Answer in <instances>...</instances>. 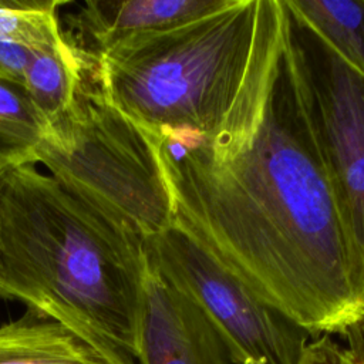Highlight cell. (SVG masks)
Returning <instances> with one entry per match:
<instances>
[{
  "mask_svg": "<svg viewBox=\"0 0 364 364\" xmlns=\"http://www.w3.org/2000/svg\"><path fill=\"white\" fill-rule=\"evenodd\" d=\"M175 223L313 337L364 317L355 243L300 97L284 0H257L245 74L208 132L165 135Z\"/></svg>",
  "mask_w": 364,
  "mask_h": 364,
  "instance_id": "obj_1",
  "label": "cell"
},
{
  "mask_svg": "<svg viewBox=\"0 0 364 364\" xmlns=\"http://www.w3.org/2000/svg\"><path fill=\"white\" fill-rule=\"evenodd\" d=\"M145 240L36 164L0 171V297L136 361Z\"/></svg>",
  "mask_w": 364,
  "mask_h": 364,
  "instance_id": "obj_2",
  "label": "cell"
},
{
  "mask_svg": "<svg viewBox=\"0 0 364 364\" xmlns=\"http://www.w3.org/2000/svg\"><path fill=\"white\" fill-rule=\"evenodd\" d=\"M257 0L188 24L127 38L91 61L107 97L158 138L208 132L230 107L246 70Z\"/></svg>",
  "mask_w": 364,
  "mask_h": 364,
  "instance_id": "obj_3",
  "label": "cell"
},
{
  "mask_svg": "<svg viewBox=\"0 0 364 364\" xmlns=\"http://www.w3.org/2000/svg\"><path fill=\"white\" fill-rule=\"evenodd\" d=\"M94 78L88 81L85 61L73 105L44 128L36 164L145 240L175 223L162 139L122 112Z\"/></svg>",
  "mask_w": 364,
  "mask_h": 364,
  "instance_id": "obj_4",
  "label": "cell"
},
{
  "mask_svg": "<svg viewBox=\"0 0 364 364\" xmlns=\"http://www.w3.org/2000/svg\"><path fill=\"white\" fill-rule=\"evenodd\" d=\"M145 252L205 311L233 364H300L313 336L259 299L179 226L145 239Z\"/></svg>",
  "mask_w": 364,
  "mask_h": 364,
  "instance_id": "obj_5",
  "label": "cell"
},
{
  "mask_svg": "<svg viewBox=\"0 0 364 364\" xmlns=\"http://www.w3.org/2000/svg\"><path fill=\"white\" fill-rule=\"evenodd\" d=\"M284 3L303 107L346 223L364 253V77Z\"/></svg>",
  "mask_w": 364,
  "mask_h": 364,
  "instance_id": "obj_6",
  "label": "cell"
},
{
  "mask_svg": "<svg viewBox=\"0 0 364 364\" xmlns=\"http://www.w3.org/2000/svg\"><path fill=\"white\" fill-rule=\"evenodd\" d=\"M136 360L139 364H233L205 311L148 257Z\"/></svg>",
  "mask_w": 364,
  "mask_h": 364,
  "instance_id": "obj_7",
  "label": "cell"
},
{
  "mask_svg": "<svg viewBox=\"0 0 364 364\" xmlns=\"http://www.w3.org/2000/svg\"><path fill=\"white\" fill-rule=\"evenodd\" d=\"M233 0H88L68 16V27L84 57L94 58L141 34L175 28L228 7Z\"/></svg>",
  "mask_w": 364,
  "mask_h": 364,
  "instance_id": "obj_8",
  "label": "cell"
},
{
  "mask_svg": "<svg viewBox=\"0 0 364 364\" xmlns=\"http://www.w3.org/2000/svg\"><path fill=\"white\" fill-rule=\"evenodd\" d=\"M0 364H136L100 348L60 323L27 311L0 324Z\"/></svg>",
  "mask_w": 364,
  "mask_h": 364,
  "instance_id": "obj_9",
  "label": "cell"
},
{
  "mask_svg": "<svg viewBox=\"0 0 364 364\" xmlns=\"http://www.w3.org/2000/svg\"><path fill=\"white\" fill-rule=\"evenodd\" d=\"M84 70L85 58L70 40L55 47L34 48L24 90L46 125L73 105Z\"/></svg>",
  "mask_w": 364,
  "mask_h": 364,
  "instance_id": "obj_10",
  "label": "cell"
},
{
  "mask_svg": "<svg viewBox=\"0 0 364 364\" xmlns=\"http://www.w3.org/2000/svg\"><path fill=\"white\" fill-rule=\"evenodd\" d=\"M364 77V0H287Z\"/></svg>",
  "mask_w": 364,
  "mask_h": 364,
  "instance_id": "obj_11",
  "label": "cell"
},
{
  "mask_svg": "<svg viewBox=\"0 0 364 364\" xmlns=\"http://www.w3.org/2000/svg\"><path fill=\"white\" fill-rule=\"evenodd\" d=\"M44 128L26 90L0 80V171L36 164L34 152Z\"/></svg>",
  "mask_w": 364,
  "mask_h": 364,
  "instance_id": "obj_12",
  "label": "cell"
},
{
  "mask_svg": "<svg viewBox=\"0 0 364 364\" xmlns=\"http://www.w3.org/2000/svg\"><path fill=\"white\" fill-rule=\"evenodd\" d=\"M55 0H0V40L31 48L55 47L67 41L63 34Z\"/></svg>",
  "mask_w": 364,
  "mask_h": 364,
  "instance_id": "obj_13",
  "label": "cell"
},
{
  "mask_svg": "<svg viewBox=\"0 0 364 364\" xmlns=\"http://www.w3.org/2000/svg\"><path fill=\"white\" fill-rule=\"evenodd\" d=\"M347 334L354 338L350 346H341L327 334L313 338L300 364H364V344L353 333Z\"/></svg>",
  "mask_w": 364,
  "mask_h": 364,
  "instance_id": "obj_14",
  "label": "cell"
},
{
  "mask_svg": "<svg viewBox=\"0 0 364 364\" xmlns=\"http://www.w3.org/2000/svg\"><path fill=\"white\" fill-rule=\"evenodd\" d=\"M33 55L34 48L28 46L0 40V80L24 88L26 73Z\"/></svg>",
  "mask_w": 364,
  "mask_h": 364,
  "instance_id": "obj_15",
  "label": "cell"
},
{
  "mask_svg": "<svg viewBox=\"0 0 364 364\" xmlns=\"http://www.w3.org/2000/svg\"><path fill=\"white\" fill-rule=\"evenodd\" d=\"M348 333H353L363 344H364V317H363V320L360 321V324L358 326H355L353 330H350Z\"/></svg>",
  "mask_w": 364,
  "mask_h": 364,
  "instance_id": "obj_16",
  "label": "cell"
}]
</instances>
